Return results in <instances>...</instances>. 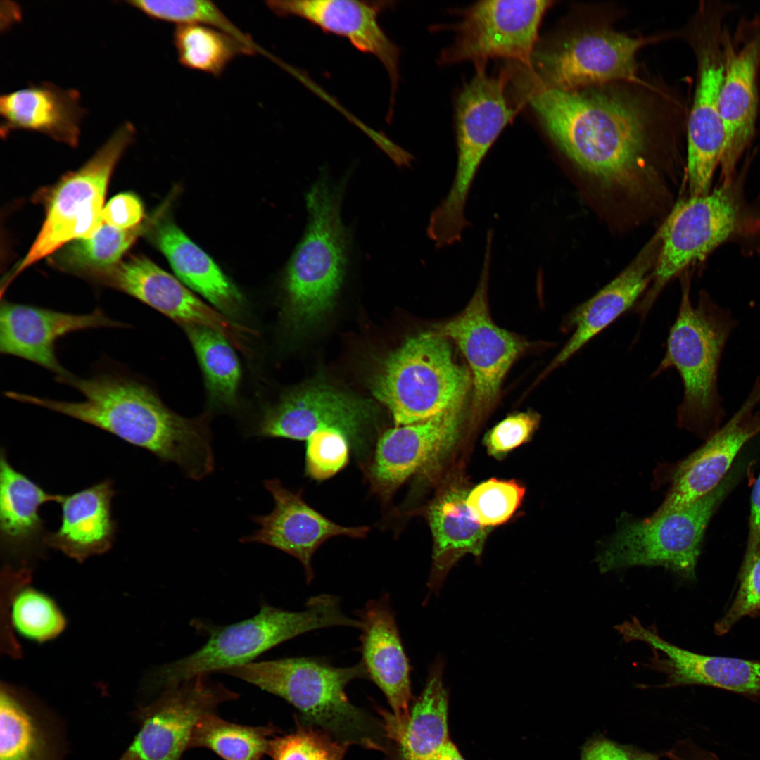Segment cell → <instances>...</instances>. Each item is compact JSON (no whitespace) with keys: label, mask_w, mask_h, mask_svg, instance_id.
Segmentation results:
<instances>
[{"label":"cell","mask_w":760,"mask_h":760,"mask_svg":"<svg viewBox=\"0 0 760 760\" xmlns=\"http://www.w3.org/2000/svg\"><path fill=\"white\" fill-rule=\"evenodd\" d=\"M2 577L6 652L20 653L10 630L11 625L21 635L38 642L52 640L63 632L66 621L56 604L42 592L26 586L31 578L29 568L6 566Z\"/></svg>","instance_id":"e575fe53"},{"label":"cell","mask_w":760,"mask_h":760,"mask_svg":"<svg viewBox=\"0 0 760 760\" xmlns=\"http://www.w3.org/2000/svg\"><path fill=\"white\" fill-rule=\"evenodd\" d=\"M690 288V279L685 277L666 351L652 376L672 368L678 372L683 395L677 410V423L707 438L719 429L726 414L718 391V371L737 321L730 310L716 303L705 291L694 304Z\"/></svg>","instance_id":"5b68a950"},{"label":"cell","mask_w":760,"mask_h":760,"mask_svg":"<svg viewBox=\"0 0 760 760\" xmlns=\"http://www.w3.org/2000/svg\"><path fill=\"white\" fill-rule=\"evenodd\" d=\"M183 328L203 372L210 402L217 407L235 406L241 370L231 342L206 327L189 325Z\"/></svg>","instance_id":"d590c367"},{"label":"cell","mask_w":760,"mask_h":760,"mask_svg":"<svg viewBox=\"0 0 760 760\" xmlns=\"http://www.w3.org/2000/svg\"><path fill=\"white\" fill-rule=\"evenodd\" d=\"M507 78L476 70L457 101V165L452 186L432 212L428 236L438 248L461 241L469 225L465 205L476 172L488 150L515 115L505 98Z\"/></svg>","instance_id":"8fae6325"},{"label":"cell","mask_w":760,"mask_h":760,"mask_svg":"<svg viewBox=\"0 0 760 760\" xmlns=\"http://www.w3.org/2000/svg\"><path fill=\"white\" fill-rule=\"evenodd\" d=\"M146 222L120 229L105 222L91 236L72 241L54 253L51 264L59 270L85 279L89 274L112 267L137 238L144 233Z\"/></svg>","instance_id":"8d00e7d4"},{"label":"cell","mask_w":760,"mask_h":760,"mask_svg":"<svg viewBox=\"0 0 760 760\" xmlns=\"http://www.w3.org/2000/svg\"><path fill=\"white\" fill-rule=\"evenodd\" d=\"M540 421L535 412H524L510 415L497 424L486 436L489 452L501 456L527 441Z\"/></svg>","instance_id":"f6af8a7d"},{"label":"cell","mask_w":760,"mask_h":760,"mask_svg":"<svg viewBox=\"0 0 760 760\" xmlns=\"http://www.w3.org/2000/svg\"><path fill=\"white\" fill-rule=\"evenodd\" d=\"M550 1H482L461 13L454 43L441 56L445 63L474 62L485 68L490 58H502L533 68L534 47Z\"/></svg>","instance_id":"5bb4252c"},{"label":"cell","mask_w":760,"mask_h":760,"mask_svg":"<svg viewBox=\"0 0 760 760\" xmlns=\"http://www.w3.org/2000/svg\"><path fill=\"white\" fill-rule=\"evenodd\" d=\"M134 135V125L125 122L81 167L36 194L35 201L44 209V223L27 254L4 277L3 289L32 264L100 229L111 175Z\"/></svg>","instance_id":"ba28073f"},{"label":"cell","mask_w":760,"mask_h":760,"mask_svg":"<svg viewBox=\"0 0 760 760\" xmlns=\"http://www.w3.org/2000/svg\"><path fill=\"white\" fill-rule=\"evenodd\" d=\"M730 11L721 2L704 3L689 33L697 63L696 89L688 121L687 177L690 196L711 191L712 177L723 154L720 94L728 31L723 22Z\"/></svg>","instance_id":"7c38bea8"},{"label":"cell","mask_w":760,"mask_h":760,"mask_svg":"<svg viewBox=\"0 0 760 760\" xmlns=\"http://www.w3.org/2000/svg\"><path fill=\"white\" fill-rule=\"evenodd\" d=\"M153 19L181 25H204L221 30L254 50L251 39L240 31L212 1L203 0H138L127 1Z\"/></svg>","instance_id":"ab89813d"},{"label":"cell","mask_w":760,"mask_h":760,"mask_svg":"<svg viewBox=\"0 0 760 760\" xmlns=\"http://www.w3.org/2000/svg\"><path fill=\"white\" fill-rule=\"evenodd\" d=\"M87 281L115 289L160 312L182 327L203 326L245 350L249 329L205 304L182 282L144 255L131 256L95 272Z\"/></svg>","instance_id":"e0dca14e"},{"label":"cell","mask_w":760,"mask_h":760,"mask_svg":"<svg viewBox=\"0 0 760 760\" xmlns=\"http://www.w3.org/2000/svg\"><path fill=\"white\" fill-rule=\"evenodd\" d=\"M658 757L653 754L636 752L633 760H657Z\"/></svg>","instance_id":"f907efd6"},{"label":"cell","mask_w":760,"mask_h":760,"mask_svg":"<svg viewBox=\"0 0 760 760\" xmlns=\"http://www.w3.org/2000/svg\"><path fill=\"white\" fill-rule=\"evenodd\" d=\"M467 496L465 491L452 489L427 509L433 540V564L427 583L430 592L440 590L451 567L464 555L479 556L482 552L489 528L473 518Z\"/></svg>","instance_id":"836d02e7"},{"label":"cell","mask_w":760,"mask_h":760,"mask_svg":"<svg viewBox=\"0 0 760 760\" xmlns=\"http://www.w3.org/2000/svg\"><path fill=\"white\" fill-rule=\"evenodd\" d=\"M492 234H487L482 271L473 297L460 314L435 329L455 342L467 360L478 408L495 400L504 376L526 347L522 338L497 326L490 315L487 287Z\"/></svg>","instance_id":"2e32d148"},{"label":"cell","mask_w":760,"mask_h":760,"mask_svg":"<svg viewBox=\"0 0 760 760\" xmlns=\"http://www.w3.org/2000/svg\"><path fill=\"white\" fill-rule=\"evenodd\" d=\"M280 733L272 723L245 726L226 721L216 713L205 716L195 727L189 749L206 748L224 760H262L270 740Z\"/></svg>","instance_id":"74e56055"},{"label":"cell","mask_w":760,"mask_h":760,"mask_svg":"<svg viewBox=\"0 0 760 760\" xmlns=\"http://www.w3.org/2000/svg\"><path fill=\"white\" fill-rule=\"evenodd\" d=\"M647 42L602 25L573 31L534 53L540 82L536 89L571 91L636 80V54Z\"/></svg>","instance_id":"4fadbf2b"},{"label":"cell","mask_w":760,"mask_h":760,"mask_svg":"<svg viewBox=\"0 0 760 760\" xmlns=\"http://www.w3.org/2000/svg\"><path fill=\"white\" fill-rule=\"evenodd\" d=\"M760 546V474L754 485L751 495V511L748 540L744 560L743 569Z\"/></svg>","instance_id":"c3c4849f"},{"label":"cell","mask_w":760,"mask_h":760,"mask_svg":"<svg viewBox=\"0 0 760 760\" xmlns=\"http://www.w3.org/2000/svg\"><path fill=\"white\" fill-rule=\"evenodd\" d=\"M144 207L140 198L132 192L120 193L109 200L103 210V222L120 229L136 227L143 223Z\"/></svg>","instance_id":"bcb514c9"},{"label":"cell","mask_w":760,"mask_h":760,"mask_svg":"<svg viewBox=\"0 0 760 760\" xmlns=\"http://www.w3.org/2000/svg\"><path fill=\"white\" fill-rule=\"evenodd\" d=\"M222 673L282 698L298 711L297 721L341 743L388 753L381 718L355 705L346 694L350 682L368 679L361 661L338 667L317 657H288L253 661Z\"/></svg>","instance_id":"3957f363"},{"label":"cell","mask_w":760,"mask_h":760,"mask_svg":"<svg viewBox=\"0 0 760 760\" xmlns=\"http://www.w3.org/2000/svg\"><path fill=\"white\" fill-rule=\"evenodd\" d=\"M159 692L137 711L140 729L118 760H182L199 721L216 713L220 704L239 697L209 674H199Z\"/></svg>","instance_id":"9a60e30c"},{"label":"cell","mask_w":760,"mask_h":760,"mask_svg":"<svg viewBox=\"0 0 760 760\" xmlns=\"http://www.w3.org/2000/svg\"><path fill=\"white\" fill-rule=\"evenodd\" d=\"M63 740L54 717L27 695L2 684L0 760H62Z\"/></svg>","instance_id":"d6a6232c"},{"label":"cell","mask_w":760,"mask_h":760,"mask_svg":"<svg viewBox=\"0 0 760 760\" xmlns=\"http://www.w3.org/2000/svg\"><path fill=\"white\" fill-rule=\"evenodd\" d=\"M525 488L514 481L491 479L467 493V505L473 518L489 528L507 521L524 498Z\"/></svg>","instance_id":"b9f144b4"},{"label":"cell","mask_w":760,"mask_h":760,"mask_svg":"<svg viewBox=\"0 0 760 760\" xmlns=\"http://www.w3.org/2000/svg\"><path fill=\"white\" fill-rule=\"evenodd\" d=\"M470 381L448 338L434 330L412 336L391 353L374 376L372 391L403 426L461 407Z\"/></svg>","instance_id":"52a82bcc"},{"label":"cell","mask_w":760,"mask_h":760,"mask_svg":"<svg viewBox=\"0 0 760 760\" xmlns=\"http://www.w3.org/2000/svg\"><path fill=\"white\" fill-rule=\"evenodd\" d=\"M389 3L355 0L266 1L277 15L303 18L326 32L346 38L359 51L376 56L388 74L392 102L400 80V49L379 22L381 12Z\"/></svg>","instance_id":"d4e9b609"},{"label":"cell","mask_w":760,"mask_h":760,"mask_svg":"<svg viewBox=\"0 0 760 760\" xmlns=\"http://www.w3.org/2000/svg\"><path fill=\"white\" fill-rule=\"evenodd\" d=\"M295 731L274 736L267 754L272 760H343L349 745L296 721Z\"/></svg>","instance_id":"60d3db41"},{"label":"cell","mask_w":760,"mask_h":760,"mask_svg":"<svg viewBox=\"0 0 760 760\" xmlns=\"http://www.w3.org/2000/svg\"><path fill=\"white\" fill-rule=\"evenodd\" d=\"M147 220L144 233L164 254L184 284L205 298L227 317H235L243 306V297L213 259L195 244L172 220Z\"/></svg>","instance_id":"f546056e"},{"label":"cell","mask_w":760,"mask_h":760,"mask_svg":"<svg viewBox=\"0 0 760 760\" xmlns=\"http://www.w3.org/2000/svg\"><path fill=\"white\" fill-rule=\"evenodd\" d=\"M173 36L183 66L215 77H220L236 57L255 53L232 35L211 26L177 25Z\"/></svg>","instance_id":"f35d334b"},{"label":"cell","mask_w":760,"mask_h":760,"mask_svg":"<svg viewBox=\"0 0 760 760\" xmlns=\"http://www.w3.org/2000/svg\"><path fill=\"white\" fill-rule=\"evenodd\" d=\"M661 246L660 230L631 263L590 298L567 316L566 327L573 333L545 373L566 362L595 336L633 307L645 291Z\"/></svg>","instance_id":"4316f807"},{"label":"cell","mask_w":760,"mask_h":760,"mask_svg":"<svg viewBox=\"0 0 760 760\" xmlns=\"http://www.w3.org/2000/svg\"><path fill=\"white\" fill-rule=\"evenodd\" d=\"M438 760H465L457 747L450 740L443 748Z\"/></svg>","instance_id":"681fc988"},{"label":"cell","mask_w":760,"mask_h":760,"mask_svg":"<svg viewBox=\"0 0 760 760\" xmlns=\"http://www.w3.org/2000/svg\"><path fill=\"white\" fill-rule=\"evenodd\" d=\"M743 182V175H734L708 193L689 196L675 205L659 229L661 246L652 286L636 308L641 317L648 313L674 276L722 243L749 231L754 219L744 197Z\"/></svg>","instance_id":"30bf717a"},{"label":"cell","mask_w":760,"mask_h":760,"mask_svg":"<svg viewBox=\"0 0 760 760\" xmlns=\"http://www.w3.org/2000/svg\"><path fill=\"white\" fill-rule=\"evenodd\" d=\"M56 380L77 390L84 400L60 401L11 391L5 395L103 429L164 462L175 463L190 479L200 480L213 471L207 416H181L146 384L118 372H101L89 378L68 372Z\"/></svg>","instance_id":"7a4b0ae2"},{"label":"cell","mask_w":760,"mask_h":760,"mask_svg":"<svg viewBox=\"0 0 760 760\" xmlns=\"http://www.w3.org/2000/svg\"><path fill=\"white\" fill-rule=\"evenodd\" d=\"M345 180L322 174L306 195L307 227L286 267L285 317L296 329L319 319L331 306L348 264V232L341 216Z\"/></svg>","instance_id":"8992f818"},{"label":"cell","mask_w":760,"mask_h":760,"mask_svg":"<svg viewBox=\"0 0 760 760\" xmlns=\"http://www.w3.org/2000/svg\"><path fill=\"white\" fill-rule=\"evenodd\" d=\"M305 473L322 481L340 471L349 460L350 441L341 431H317L306 440Z\"/></svg>","instance_id":"7bdbcfd3"},{"label":"cell","mask_w":760,"mask_h":760,"mask_svg":"<svg viewBox=\"0 0 760 760\" xmlns=\"http://www.w3.org/2000/svg\"><path fill=\"white\" fill-rule=\"evenodd\" d=\"M0 352L35 363L58 376L68 372L60 364L56 344L65 335L101 327H125L97 308L89 313L74 314L36 305L1 300Z\"/></svg>","instance_id":"cb8c5ba5"},{"label":"cell","mask_w":760,"mask_h":760,"mask_svg":"<svg viewBox=\"0 0 760 760\" xmlns=\"http://www.w3.org/2000/svg\"><path fill=\"white\" fill-rule=\"evenodd\" d=\"M444 661L430 666L425 686L407 715L394 716L377 708L390 749L388 760H438L448 735V696L443 675Z\"/></svg>","instance_id":"83f0119b"},{"label":"cell","mask_w":760,"mask_h":760,"mask_svg":"<svg viewBox=\"0 0 760 760\" xmlns=\"http://www.w3.org/2000/svg\"><path fill=\"white\" fill-rule=\"evenodd\" d=\"M740 585L724 616L714 626L715 633L723 635L742 617L760 615V546L748 564L740 570Z\"/></svg>","instance_id":"ee69618b"},{"label":"cell","mask_w":760,"mask_h":760,"mask_svg":"<svg viewBox=\"0 0 760 760\" xmlns=\"http://www.w3.org/2000/svg\"><path fill=\"white\" fill-rule=\"evenodd\" d=\"M735 38L727 31L726 66L720 94L723 150V181L734 176L736 165L752 141L757 117L760 67V18L744 23Z\"/></svg>","instance_id":"d6986e66"},{"label":"cell","mask_w":760,"mask_h":760,"mask_svg":"<svg viewBox=\"0 0 760 760\" xmlns=\"http://www.w3.org/2000/svg\"><path fill=\"white\" fill-rule=\"evenodd\" d=\"M461 407L386 431L365 468L372 489L388 500L409 478L436 462L456 440Z\"/></svg>","instance_id":"44dd1931"},{"label":"cell","mask_w":760,"mask_h":760,"mask_svg":"<svg viewBox=\"0 0 760 760\" xmlns=\"http://www.w3.org/2000/svg\"><path fill=\"white\" fill-rule=\"evenodd\" d=\"M637 751L604 737L588 740L581 753V760H633Z\"/></svg>","instance_id":"7dc6e473"},{"label":"cell","mask_w":760,"mask_h":760,"mask_svg":"<svg viewBox=\"0 0 760 760\" xmlns=\"http://www.w3.org/2000/svg\"><path fill=\"white\" fill-rule=\"evenodd\" d=\"M115 495L113 481L106 479L70 495H61V523L46 533L44 545L82 562L112 547L116 524L111 516Z\"/></svg>","instance_id":"4dcf8cb0"},{"label":"cell","mask_w":760,"mask_h":760,"mask_svg":"<svg viewBox=\"0 0 760 760\" xmlns=\"http://www.w3.org/2000/svg\"><path fill=\"white\" fill-rule=\"evenodd\" d=\"M361 622L360 650L367 678L383 692L391 713L408 714L412 694L411 667L404 650L390 597L384 593L355 612Z\"/></svg>","instance_id":"484cf974"},{"label":"cell","mask_w":760,"mask_h":760,"mask_svg":"<svg viewBox=\"0 0 760 760\" xmlns=\"http://www.w3.org/2000/svg\"><path fill=\"white\" fill-rule=\"evenodd\" d=\"M737 474L730 471L716 488L678 510L642 520L624 519L597 556L600 572L661 566L685 580H694L706 528Z\"/></svg>","instance_id":"9c48e42d"},{"label":"cell","mask_w":760,"mask_h":760,"mask_svg":"<svg viewBox=\"0 0 760 760\" xmlns=\"http://www.w3.org/2000/svg\"><path fill=\"white\" fill-rule=\"evenodd\" d=\"M370 402L327 386L296 389L262 414L255 431L259 436L307 440L319 430L342 431L357 451L364 448L363 433L374 418Z\"/></svg>","instance_id":"ac0fdd59"},{"label":"cell","mask_w":760,"mask_h":760,"mask_svg":"<svg viewBox=\"0 0 760 760\" xmlns=\"http://www.w3.org/2000/svg\"><path fill=\"white\" fill-rule=\"evenodd\" d=\"M760 374L735 414L679 464L665 500L653 515L683 508L716 488L742 448L760 432Z\"/></svg>","instance_id":"ffe728a7"},{"label":"cell","mask_w":760,"mask_h":760,"mask_svg":"<svg viewBox=\"0 0 760 760\" xmlns=\"http://www.w3.org/2000/svg\"><path fill=\"white\" fill-rule=\"evenodd\" d=\"M61 495L46 493L0 455V542L6 555L27 566V560L41 552L46 536L39 516L42 505L56 501Z\"/></svg>","instance_id":"1f68e13d"},{"label":"cell","mask_w":760,"mask_h":760,"mask_svg":"<svg viewBox=\"0 0 760 760\" xmlns=\"http://www.w3.org/2000/svg\"><path fill=\"white\" fill-rule=\"evenodd\" d=\"M191 626L208 637L206 642L184 657L153 669L146 680L151 692H159L199 674L222 673L253 662L266 651L309 631L333 626L359 629L361 623L343 612L338 597L322 594L308 598L302 611L263 603L255 616L233 624L193 619Z\"/></svg>","instance_id":"277c9868"},{"label":"cell","mask_w":760,"mask_h":760,"mask_svg":"<svg viewBox=\"0 0 760 760\" xmlns=\"http://www.w3.org/2000/svg\"><path fill=\"white\" fill-rule=\"evenodd\" d=\"M600 86L537 89L530 103L579 172L604 189L642 197L657 176L650 111L635 96Z\"/></svg>","instance_id":"6da1fadb"},{"label":"cell","mask_w":760,"mask_h":760,"mask_svg":"<svg viewBox=\"0 0 760 760\" xmlns=\"http://www.w3.org/2000/svg\"><path fill=\"white\" fill-rule=\"evenodd\" d=\"M614 628L626 642L640 641L650 646L653 656L646 666L666 676L659 688L699 685L760 695V660L704 655L683 649L661 638L654 627H645L635 617Z\"/></svg>","instance_id":"7402d4cb"},{"label":"cell","mask_w":760,"mask_h":760,"mask_svg":"<svg viewBox=\"0 0 760 760\" xmlns=\"http://www.w3.org/2000/svg\"><path fill=\"white\" fill-rule=\"evenodd\" d=\"M264 486L273 497L274 509L255 517L259 528L241 541L267 545L296 558L308 584L315 578L313 555L322 543L338 536L362 538L369 531L367 526L347 527L333 522L305 502L302 490L287 489L278 479L265 480Z\"/></svg>","instance_id":"603a6c76"},{"label":"cell","mask_w":760,"mask_h":760,"mask_svg":"<svg viewBox=\"0 0 760 760\" xmlns=\"http://www.w3.org/2000/svg\"><path fill=\"white\" fill-rule=\"evenodd\" d=\"M77 89H62L47 82L2 94L0 133L24 130L43 134L71 147L78 145L85 110Z\"/></svg>","instance_id":"f1b7e54d"}]
</instances>
